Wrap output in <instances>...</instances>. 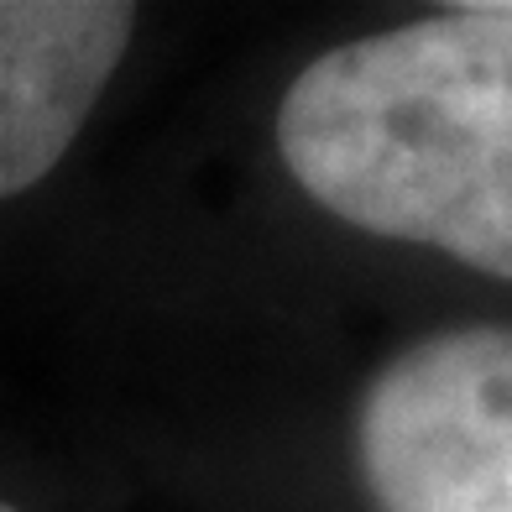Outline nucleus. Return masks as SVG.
I'll return each instance as SVG.
<instances>
[{
	"instance_id": "nucleus-3",
	"label": "nucleus",
	"mask_w": 512,
	"mask_h": 512,
	"mask_svg": "<svg viewBox=\"0 0 512 512\" xmlns=\"http://www.w3.org/2000/svg\"><path fill=\"white\" fill-rule=\"evenodd\" d=\"M131 32L115 0H0V199L58 168Z\"/></svg>"
},
{
	"instance_id": "nucleus-2",
	"label": "nucleus",
	"mask_w": 512,
	"mask_h": 512,
	"mask_svg": "<svg viewBox=\"0 0 512 512\" xmlns=\"http://www.w3.org/2000/svg\"><path fill=\"white\" fill-rule=\"evenodd\" d=\"M356 445L382 512H512V324H465L387 361Z\"/></svg>"
},
{
	"instance_id": "nucleus-5",
	"label": "nucleus",
	"mask_w": 512,
	"mask_h": 512,
	"mask_svg": "<svg viewBox=\"0 0 512 512\" xmlns=\"http://www.w3.org/2000/svg\"><path fill=\"white\" fill-rule=\"evenodd\" d=\"M507 6H512V0H507Z\"/></svg>"
},
{
	"instance_id": "nucleus-1",
	"label": "nucleus",
	"mask_w": 512,
	"mask_h": 512,
	"mask_svg": "<svg viewBox=\"0 0 512 512\" xmlns=\"http://www.w3.org/2000/svg\"><path fill=\"white\" fill-rule=\"evenodd\" d=\"M277 147L330 215L512 277V6H455L314 58L283 95Z\"/></svg>"
},
{
	"instance_id": "nucleus-4",
	"label": "nucleus",
	"mask_w": 512,
	"mask_h": 512,
	"mask_svg": "<svg viewBox=\"0 0 512 512\" xmlns=\"http://www.w3.org/2000/svg\"><path fill=\"white\" fill-rule=\"evenodd\" d=\"M0 512H16V507H11V502H0Z\"/></svg>"
}]
</instances>
